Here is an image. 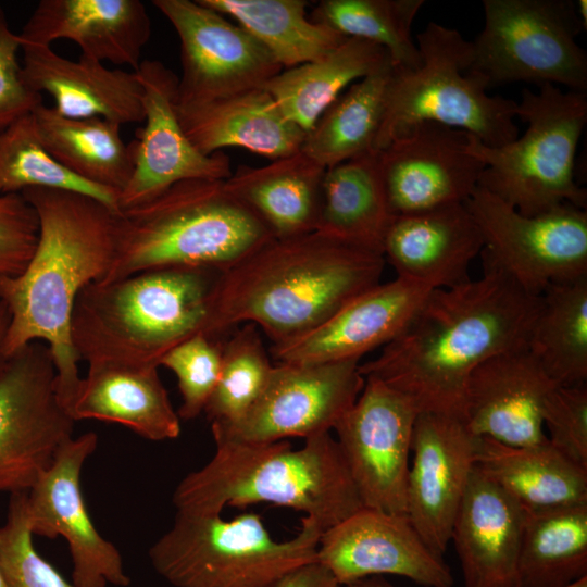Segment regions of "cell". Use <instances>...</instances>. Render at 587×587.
Wrapping results in <instances>:
<instances>
[{"mask_svg":"<svg viewBox=\"0 0 587 587\" xmlns=\"http://www.w3.org/2000/svg\"><path fill=\"white\" fill-rule=\"evenodd\" d=\"M212 436L213 457L173 492L177 512L221 514L226 507L268 503L303 512L325 530L364 508L330 432L305 438L299 449L286 440Z\"/></svg>","mask_w":587,"mask_h":587,"instance_id":"obj_4","label":"cell"},{"mask_svg":"<svg viewBox=\"0 0 587 587\" xmlns=\"http://www.w3.org/2000/svg\"><path fill=\"white\" fill-rule=\"evenodd\" d=\"M555 387L528 347L494 355L467 379L462 420L475 437L511 446L541 444L547 440L542 408Z\"/></svg>","mask_w":587,"mask_h":587,"instance_id":"obj_21","label":"cell"},{"mask_svg":"<svg viewBox=\"0 0 587 587\" xmlns=\"http://www.w3.org/2000/svg\"><path fill=\"white\" fill-rule=\"evenodd\" d=\"M38 233L36 212L22 193L0 196V275L13 276L24 270Z\"/></svg>","mask_w":587,"mask_h":587,"instance_id":"obj_44","label":"cell"},{"mask_svg":"<svg viewBox=\"0 0 587 587\" xmlns=\"http://www.w3.org/2000/svg\"><path fill=\"white\" fill-rule=\"evenodd\" d=\"M524 509L475 466L451 539L465 587H517Z\"/></svg>","mask_w":587,"mask_h":587,"instance_id":"obj_26","label":"cell"},{"mask_svg":"<svg viewBox=\"0 0 587 587\" xmlns=\"http://www.w3.org/2000/svg\"><path fill=\"white\" fill-rule=\"evenodd\" d=\"M423 4V0H323L311 20L347 38L385 48L396 67L415 68L420 53L411 28Z\"/></svg>","mask_w":587,"mask_h":587,"instance_id":"obj_38","label":"cell"},{"mask_svg":"<svg viewBox=\"0 0 587 587\" xmlns=\"http://www.w3.org/2000/svg\"><path fill=\"white\" fill-rule=\"evenodd\" d=\"M391 68L389 62L341 93L307 133L301 151L325 168L376 151Z\"/></svg>","mask_w":587,"mask_h":587,"instance_id":"obj_36","label":"cell"},{"mask_svg":"<svg viewBox=\"0 0 587 587\" xmlns=\"http://www.w3.org/2000/svg\"><path fill=\"white\" fill-rule=\"evenodd\" d=\"M42 142L50 154L79 178L117 195L127 186L133 161L122 125L99 117L70 118L43 103L34 111Z\"/></svg>","mask_w":587,"mask_h":587,"instance_id":"obj_33","label":"cell"},{"mask_svg":"<svg viewBox=\"0 0 587 587\" xmlns=\"http://www.w3.org/2000/svg\"><path fill=\"white\" fill-rule=\"evenodd\" d=\"M389 62L385 48L347 38L322 59L280 71L263 88L283 114L308 133L349 85Z\"/></svg>","mask_w":587,"mask_h":587,"instance_id":"obj_31","label":"cell"},{"mask_svg":"<svg viewBox=\"0 0 587 587\" xmlns=\"http://www.w3.org/2000/svg\"><path fill=\"white\" fill-rule=\"evenodd\" d=\"M469 135L462 129L423 122L378 150L382 183L392 216L470 199L485 165L467 152Z\"/></svg>","mask_w":587,"mask_h":587,"instance_id":"obj_18","label":"cell"},{"mask_svg":"<svg viewBox=\"0 0 587 587\" xmlns=\"http://www.w3.org/2000/svg\"><path fill=\"white\" fill-rule=\"evenodd\" d=\"M325 171L300 150L264 166L240 165L224 184L274 238H289L315 230Z\"/></svg>","mask_w":587,"mask_h":587,"instance_id":"obj_29","label":"cell"},{"mask_svg":"<svg viewBox=\"0 0 587 587\" xmlns=\"http://www.w3.org/2000/svg\"><path fill=\"white\" fill-rule=\"evenodd\" d=\"M391 217L379 172L378 151L326 168L316 232L382 253L383 238Z\"/></svg>","mask_w":587,"mask_h":587,"instance_id":"obj_32","label":"cell"},{"mask_svg":"<svg viewBox=\"0 0 587 587\" xmlns=\"http://www.w3.org/2000/svg\"><path fill=\"white\" fill-rule=\"evenodd\" d=\"M476 438L462 419L419 413L407 482V515L425 544L444 557L475 466Z\"/></svg>","mask_w":587,"mask_h":587,"instance_id":"obj_20","label":"cell"},{"mask_svg":"<svg viewBox=\"0 0 587 587\" xmlns=\"http://www.w3.org/2000/svg\"><path fill=\"white\" fill-rule=\"evenodd\" d=\"M223 339L198 334L168 351L160 362L172 371L182 395L179 419L199 416L215 388L222 362Z\"/></svg>","mask_w":587,"mask_h":587,"instance_id":"obj_42","label":"cell"},{"mask_svg":"<svg viewBox=\"0 0 587 587\" xmlns=\"http://www.w3.org/2000/svg\"><path fill=\"white\" fill-rule=\"evenodd\" d=\"M142 88L145 125L129 145L133 173L117 208L142 204L189 179H227L233 171L222 151L204 154L187 137L177 113L178 77L163 63L141 61L134 71Z\"/></svg>","mask_w":587,"mask_h":587,"instance_id":"obj_17","label":"cell"},{"mask_svg":"<svg viewBox=\"0 0 587 587\" xmlns=\"http://www.w3.org/2000/svg\"><path fill=\"white\" fill-rule=\"evenodd\" d=\"M180 42L177 103L262 88L283 67L254 37L199 0H154Z\"/></svg>","mask_w":587,"mask_h":587,"instance_id":"obj_14","label":"cell"},{"mask_svg":"<svg viewBox=\"0 0 587 587\" xmlns=\"http://www.w3.org/2000/svg\"><path fill=\"white\" fill-rule=\"evenodd\" d=\"M271 238L224 180L179 182L117 212L115 255L101 282L165 267L224 271Z\"/></svg>","mask_w":587,"mask_h":587,"instance_id":"obj_6","label":"cell"},{"mask_svg":"<svg viewBox=\"0 0 587 587\" xmlns=\"http://www.w3.org/2000/svg\"><path fill=\"white\" fill-rule=\"evenodd\" d=\"M420 64H392L375 150L423 122L462 129L489 147L519 137L517 102L489 96L487 80L470 70L471 41L459 30L429 22L416 36Z\"/></svg>","mask_w":587,"mask_h":587,"instance_id":"obj_7","label":"cell"},{"mask_svg":"<svg viewBox=\"0 0 587 587\" xmlns=\"http://www.w3.org/2000/svg\"><path fill=\"white\" fill-rule=\"evenodd\" d=\"M98 446V436L88 432L72 437L51 465L26 491V515L33 536L63 537L72 559L74 587H127L118 549L95 527L80 488L86 460Z\"/></svg>","mask_w":587,"mask_h":587,"instance_id":"obj_16","label":"cell"},{"mask_svg":"<svg viewBox=\"0 0 587 587\" xmlns=\"http://www.w3.org/2000/svg\"><path fill=\"white\" fill-rule=\"evenodd\" d=\"M159 367L90 364L68 412L79 420L116 423L151 441L175 439L180 419L158 373Z\"/></svg>","mask_w":587,"mask_h":587,"instance_id":"obj_28","label":"cell"},{"mask_svg":"<svg viewBox=\"0 0 587 587\" xmlns=\"http://www.w3.org/2000/svg\"><path fill=\"white\" fill-rule=\"evenodd\" d=\"M528 349L558 386L587 380V276L550 285L541 295Z\"/></svg>","mask_w":587,"mask_h":587,"instance_id":"obj_37","label":"cell"},{"mask_svg":"<svg viewBox=\"0 0 587 587\" xmlns=\"http://www.w3.org/2000/svg\"><path fill=\"white\" fill-rule=\"evenodd\" d=\"M23 197L36 212L39 233L27 265L0 275V296L11 316L7 354L45 342L57 372V391L68 411L82 377L71 339L79 292L101 282L116 248L117 210L84 193L29 188Z\"/></svg>","mask_w":587,"mask_h":587,"instance_id":"obj_2","label":"cell"},{"mask_svg":"<svg viewBox=\"0 0 587 587\" xmlns=\"http://www.w3.org/2000/svg\"><path fill=\"white\" fill-rule=\"evenodd\" d=\"M254 37L282 67L324 58L347 37L307 15L303 0H199Z\"/></svg>","mask_w":587,"mask_h":587,"instance_id":"obj_35","label":"cell"},{"mask_svg":"<svg viewBox=\"0 0 587 587\" xmlns=\"http://www.w3.org/2000/svg\"><path fill=\"white\" fill-rule=\"evenodd\" d=\"M316 560L344 587L385 574L424 587H452V573L425 544L407 514L362 508L323 530Z\"/></svg>","mask_w":587,"mask_h":587,"instance_id":"obj_19","label":"cell"},{"mask_svg":"<svg viewBox=\"0 0 587 587\" xmlns=\"http://www.w3.org/2000/svg\"><path fill=\"white\" fill-rule=\"evenodd\" d=\"M29 188L84 193L118 211L117 195L79 178L50 154L33 112L0 130V196Z\"/></svg>","mask_w":587,"mask_h":587,"instance_id":"obj_39","label":"cell"},{"mask_svg":"<svg viewBox=\"0 0 587 587\" xmlns=\"http://www.w3.org/2000/svg\"><path fill=\"white\" fill-rule=\"evenodd\" d=\"M385 262L380 252L316 230L273 237L221 272L207 336L222 339L251 323L273 346L294 340L380 283Z\"/></svg>","mask_w":587,"mask_h":587,"instance_id":"obj_3","label":"cell"},{"mask_svg":"<svg viewBox=\"0 0 587 587\" xmlns=\"http://www.w3.org/2000/svg\"><path fill=\"white\" fill-rule=\"evenodd\" d=\"M344 587H395L382 576H371L359 579Z\"/></svg>","mask_w":587,"mask_h":587,"instance_id":"obj_48","label":"cell"},{"mask_svg":"<svg viewBox=\"0 0 587 587\" xmlns=\"http://www.w3.org/2000/svg\"><path fill=\"white\" fill-rule=\"evenodd\" d=\"M516 117L527 127L508 145L489 147L469 135L467 152L485 165L478 187L527 216L565 203L584 209L587 193L575 180V154L587 123L586 92L548 83L538 92L525 88Z\"/></svg>","mask_w":587,"mask_h":587,"instance_id":"obj_8","label":"cell"},{"mask_svg":"<svg viewBox=\"0 0 587 587\" xmlns=\"http://www.w3.org/2000/svg\"><path fill=\"white\" fill-rule=\"evenodd\" d=\"M21 39L0 7V130L42 103V95L29 89L18 61Z\"/></svg>","mask_w":587,"mask_h":587,"instance_id":"obj_45","label":"cell"},{"mask_svg":"<svg viewBox=\"0 0 587 587\" xmlns=\"http://www.w3.org/2000/svg\"><path fill=\"white\" fill-rule=\"evenodd\" d=\"M0 587H8V584L5 582L1 567H0Z\"/></svg>","mask_w":587,"mask_h":587,"instance_id":"obj_51","label":"cell"},{"mask_svg":"<svg viewBox=\"0 0 587 587\" xmlns=\"http://www.w3.org/2000/svg\"><path fill=\"white\" fill-rule=\"evenodd\" d=\"M567 587H587V576L575 582L574 584L567 586Z\"/></svg>","mask_w":587,"mask_h":587,"instance_id":"obj_50","label":"cell"},{"mask_svg":"<svg viewBox=\"0 0 587 587\" xmlns=\"http://www.w3.org/2000/svg\"><path fill=\"white\" fill-rule=\"evenodd\" d=\"M576 8H577V13H578V16L583 23V25L585 26V28H587V1L586 0H578L576 1Z\"/></svg>","mask_w":587,"mask_h":587,"instance_id":"obj_49","label":"cell"},{"mask_svg":"<svg viewBox=\"0 0 587 587\" xmlns=\"http://www.w3.org/2000/svg\"><path fill=\"white\" fill-rule=\"evenodd\" d=\"M465 205L482 237L483 265L495 267L525 291L587 276V213L565 203L535 216L521 214L477 187Z\"/></svg>","mask_w":587,"mask_h":587,"instance_id":"obj_11","label":"cell"},{"mask_svg":"<svg viewBox=\"0 0 587 587\" xmlns=\"http://www.w3.org/2000/svg\"><path fill=\"white\" fill-rule=\"evenodd\" d=\"M482 249L480 230L465 203L392 216L382 242L397 276L432 289L469 280L470 264Z\"/></svg>","mask_w":587,"mask_h":587,"instance_id":"obj_24","label":"cell"},{"mask_svg":"<svg viewBox=\"0 0 587 587\" xmlns=\"http://www.w3.org/2000/svg\"><path fill=\"white\" fill-rule=\"evenodd\" d=\"M21 50L25 84L37 93H49L62 116L120 125L143 122L142 88L135 72L109 68L84 55L72 61L51 46L24 43Z\"/></svg>","mask_w":587,"mask_h":587,"instance_id":"obj_25","label":"cell"},{"mask_svg":"<svg viewBox=\"0 0 587 587\" xmlns=\"http://www.w3.org/2000/svg\"><path fill=\"white\" fill-rule=\"evenodd\" d=\"M49 347L30 342L0 370V492H25L73 437Z\"/></svg>","mask_w":587,"mask_h":587,"instance_id":"obj_12","label":"cell"},{"mask_svg":"<svg viewBox=\"0 0 587 587\" xmlns=\"http://www.w3.org/2000/svg\"><path fill=\"white\" fill-rule=\"evenodd\" d=\"M11 323V316L9 309L0 296V370L4 365L7 359V340L9 335V328Z\"/></svg>","mask_w":587,"mask_h":587,"instance_id":"obj_47","label":"cell"},{"mask_svg":"<svg viewBox=\"0 0 587 587\" xmlns=\"http://www.w3.org/2000/svg\"><path fill=\"white\" fill-rule=\"evenodd\" d=\"M475 467L524 510L587 502V470L569 461L548 439L511 446L477 437Z\"/></svg>","mask_w":587,"mask_h":587,"instance_id":"obj_30","label":"cell"},{"mask_svg":"<svg viewBox=\"0 0 587 587\" xmlns=\"http://www.w3.org/2000/svg\"><path fill=\"white\" fill-rule=\"evenodd\" d=\"M222 271L165 267L92 283L76 298L71 339L90 364L160 367L173 348L205 334Z\"/></svg>","mask_w":587,"mask_h":587,"instance_id":"obj_5","label":"cell"},{"mask_svg":"<svg viewBox=\"0 0 587 587\" xmlns=\"http://www.w3.org/2000/svg\"><path fill=\"white\" fill-rule=\"evenodd\" d=\"M484 27L471 41L470 70L489 87L526 82L587 91L586 30L573 0H484Z\"/></svg>","mask_w":587,"mask_h":587,"instance_id":"obj_10","label":"cell"},{"mask_svg":"<svg viewBox=\"0 0 587 587\" xmlns=\"http://www.w3.org/2000/svg\"><path fill=\"white\" fill-rule=\"evenodd\" d=\"M432 290L397 276L355 296L321 325L288 342L272 346L276 363L323 364L361 358L395 339Z\"/></svg>","mask_w":587,"mask_h":587,"instance_id":"obj_22","label":"cell"},{"mask_svg":"<svg viewBox=\"0 0 587 587\" xmlns=\"http://www.w3.org/2000/svg\"><path fill=\"white\" fill-rule=\"evenodd\" d=\"M414 402L366 377L353 405L334 429L363 507L407 514V482L415 420Z\"/></svg>","mask_w":587,"mask_h":587,"instance_id":"obj_13","label":"cell"},{"mask_svg":"<svg viewBox=\"0 0 587 587\" xmlns=\"http://www.w3.org/2000/svg\"><path fill=\"white\" fill-rule=\"evenodd\" d=\"M234 329L222 341L220 376L203 411L211 425L223 427L234 426L246 416L274 367L254 324Z\"/></svg>","mask_w":587,"mask_h":587,"instance_id":"obj_40","label":"cell"},{"mask_svg":"<svg viewBox=\"0 0 587 587\" xmlns=\"http://www.w3.org/2000/svg\"><path fill=\"white\" fill-rule=\"evenodd\" d=\"M587 576V502L524 510L517 587H567Z\"/></svg>","mask_w":587,"mask_h":587,"instance_id":"obj_34","label":"cell"},{"mask_svg":"<svg viewBox=\"0 0 587 587\" xmlns=\"http://www.w3.org/2000/svg\"><path fill=\"white\" fill-rule=\"evenodd\" d=\"M150 35L151 21L139 0H41L18 33L21 45L66 39L80 55L134 71Z\"/></svg>","mask_w":587,"mask_h":587,"instance_id":"obj_23","label":"cell"},{"mask_svg":"<svg viewBox=\"0 0 587 587\" xmlns=\"http://www.w3.org/2000/svg\"><path fill=\"white\" fill-rule=\"evenodd\" d=\"M360 363H276L262 395L246 416L230 427L211 425L212 435L272 442L330 432L364 387Z\"/></svg>","mask_w":587,"mask_h":587,"instance_id":"obj_15","label":"cell"},{"mask_svg":"<svg viewBox=\"0 0 587 587\" xmlns=\"http://www.w3.org/2000/svg\"><path fill=\"white\" fill-rule=\"evenodd\" d=\"M274 587H342L317 561L304 564L279 580Z\"/></svg>","mask_w":587,"mask_h":587,"instance_id":"obj_46","label":"cell"},{"mask_svg":"<svg viewBox=\"0 0 587 587\" xmlns=\"http://www.w3.org/2000/svg\"><path fill=\"white\" fill-rule=\"evenodd\" d=\"M541 297L501 271L432 289L401 333L379 355L360 363L361 374L410 398L419 412L462 419L473 370L487 359L528 347Z\"/></svg>","mask_w":587,"mask_h":587,"instance_id":"obj_1","label":"cell"},{"mask_svg":"<svg viewBox=\"0 0 587 587\" xmlns=\"http://www.w3.org/2000/svg\"><path fill=\"white\" fill-rule=\"evenodd\" d=\"M549 444L572 463L587 470V387L558 386L542 408Z\"/></svg>","mask_w":587,"mask_h":587,"instance_id":"obj_43","label":"cell"},{"mask_svg":"<svg viewBox=\"0 0 587 587\" xmlns=\"http://www.w3.org/2000/svg\"><path fill=\"white\" fill-rule=\"evenodd\" d=\"M323 533L303 516L298 534L276 540L253 512H177L172 527L149 549L154 571L174 587H274L294 570L316 560Z\"/></svg>","mask_w":587,"mask_h":587,"instance_id":"obj_9","label":"cell"},{"mask_svg":"<svg viewBox=\"0 0 587 587\" xmlns=\"http://www.w3.org/2000/svg\"><path fill=\"white\" fill-rule=\"evenodd\" d=\"M180 124L204 154L240 147L271 161L301 150L307 133L262 87L200 102L177 103Z\"/></svg>","mask_w":587,"mask_h":587,"instance_id":"obj_27","label":"cell"},{"mask_svg":"<svg viewBox=\"0 0 587 587\" xmlns=\"http://www.w3.org/2000/svg\"><path fill=\"white\" fill-rule=\"evenodd\" d=\"M0 567L8 587H74L35 549L26 515V492L12 494L0 526Z\"/></svg>","mask_w":587,"mask_h":587,"instance_id":"obj_41","label":"cell"}]
</instances>
